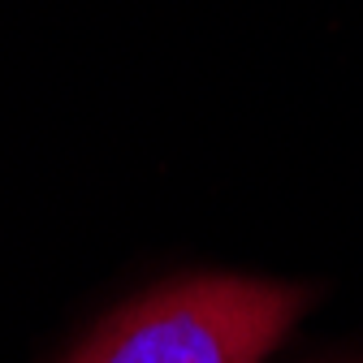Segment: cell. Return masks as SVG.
Masks as SVG:
<instances>
[{"label":"cell","instance_id":"1","mask_svg":"<svg viewBox=\"0 0 363 363\" xmlns=\"http://www.w3.org/2000/svg\"><path fill=\"white\" fill-rule=\"evenodd\" d=\"M307 298L264 277H182L108 315L69 363H264Z\"/></svg>","mask_w":363,"mask_h":363}]
</instances>
